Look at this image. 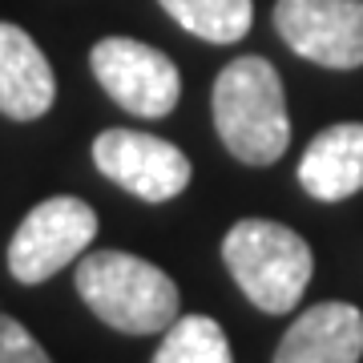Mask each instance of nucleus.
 <instances>
[{"label": "nucleus", "mask_w": 363, "mask_h": 363, "mask_svg": "<svg viewBox=\"0 0 363 363\" xmlns=\"http://www.w3.org/2000/svg\"><path fill=\"white\" fill-rule=\"evenodd\" d=\"M274 28L315 65H363V0H274Z\"/></svg>", "instance_id": "423d86ee"}, {"label": "nucleus", "mask_w": 363, "mask_h": 363, "mask_svg": "<svg viewBox=\"0 0 363 363\" xmlns=\"http://www.w3.org/2000/svg\"><path fill=\"white\" fill-rule=\"evenodd\" d=\"M93 162L121 190L145 202H169L190 186V157L166 138L142 130H105L93 142Z\"/></svg>", "instance_id": "0eeeda50"}, {"label": "nucleus", "mask_w": 363, "mask_h": 363, "mask_svg": "<svg viewBox=\"0 0 363 363\" xmlns=\"http://www.w3.org/2000/svg\"><path fill=\"white\" fill-rule=\"evenodd\" d=\"M89 69L97 85L133 117H157L174 113L182 97V73L162 49L133 37H105L93 45Z\"/></svg>", "instance_id": "39448f33"}, {"label": "nucleus", "mask_w": 363, "mask_h": 363, "mask_svg": "<svg viewBox=\"0 0 363 363\" xmlns=\"http://www.w3.org/2000/svg\"><path fill=\"white\" fill-rule=\"evenodd\" d=\"M77 291L101 323L125 335H154L178 319V286L162 267L125 255L93 250L77 262Z\"/></svg>", "instance_id": "7ed1b4c3"}, {"label": "nucleus", "mask_w": 363, "mask_h": 363, "mask_svg": "<svg viewBox=\"0 0 363 363\" xmlns=\"http://www.w3.org/2000/svg\"><path fill=\"white\" fill-rule=\"evenodd\" d=\"M154 363H234L230 339L210 315H182L166 327Z\"/></svg>", "instance_id": "f8f14e48"}, {"label": "nucleus", "mask_w": 363, "mask_h": 363, "mask_svg": "<svg viewBox=\"0 0 363 363\" xmlns=\"http://www.w3.org/2000/svg\"><path fill=\"white\" fill-rule=\"evenodd\" d=\"M57 77L49 57L21 25L0 21V113L13 121H37L52 109Z\"/></svg>", "instance_id": "1a4fd4ad"}, {"label": "nucleus", "mask_w": 363, "mask_h": 363, "mask_svg": "<svg viewBox=\"0 0 363 363\" xmlns=\"http://www.w3.org/2000/svg\"><path fill=\"white\" fill-rule=\"evenodd\" d=\"M363 311L351 303H315L286 327L271 363H359Z\"/></svg>", "instance_id": "6e6552de"}, {"label": "nucleus", "mask_w": 363, "mask_h": 363, "mask_svg": "<svg viewBox=\"0 0 363 363\" xmlns=\"http://www.w3.org/2000/svg\"><path fill=\"white\" fill-rule=\"evenodd\" d=\"M222 262L238 291L267 315L295 311L315 274L307 238L271 218L234 222L222 238Z\"/></svg>", "instance_id": "f03ea898"}, {"label": "nucleus", "mask_w": 363, "mask_h": 363, "mask_svg": "<svg viewBox=\"0 0 363 363\" xmlns=\"http://www.w3.org/2000/svg\"><path fill=\"white\" fill-rule=\"evenodd\" d=\"M214 130L222 145L247 166H271L291 145L283 77L267 57H238L218 73L214 93Z\"/></svg>", "instance_id": "f257e3e1"}, {"label": "nucleus", "mask_w": 363, "mask_h": 363, "mask_svg": "<svg viewBox=\"0 0 363 363\" xmlns=\"http://www.w3.org/2000/svg\"><path fill=\"white\" fill-rule=\"evenodd\" d=\"M298 186L319 202H343L363 190V121L327 125L298 162Z\"/></svg>", "instance_id": "9d476101"}, {"label": "nucleus", "mask_w": 363, "mask_h": 363, "mask_svg": "<svg viewBox=\"0 0 363 363\" xmlns=\"http://www.w3.org/2000/svg\"><path fill=\"white\" fill-rule=\"evenodd\" d=\"M186 33L214 45H234L255 25V0H157Z\"/></svg>", "instance_id": "9b49d317"}, {"label": "nucleus", "mask_w": 363, "mask_h": 363, "mask_svg": "<svg viewBox=\"0 0 363 363\" xmlns=\"http://www.w3.org/2000/svg\"><path fill=\"white\" fill-rule=\"evenodd\" d=\"M0 363H52V359L45 355V347L33 339V331L25 323H16L13 315L0 311Z\"/></svg>", "instance_id": "ddd939ff"}, {"label": "nucleus", "mask_w": 363, "mask_h": 363, "mask_svg": "<svg viewBox=\"0 0 363 363\" xmlns=\"http://www.w3.org/2000/svg\"><path fill=\"white\" fill-rule=\"evenodd\" d=\"M97 238V214L81 198H49L25 214L9 242V274L16 283L37 286L65 271L69 262H77L89 242Z\"/></svg>", "instance_id": "20e7f679"}]
</instances>
